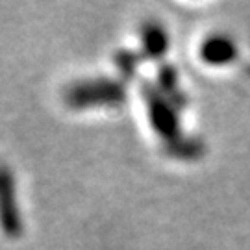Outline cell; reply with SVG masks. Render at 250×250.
<instances>
[{
  "label": "cell",
  "instance_id": "cell-4",
  "mask_svg": "<svg viewBox=\"0 0 250 250\" xmlns=\"http://www.w3.org/2000/svg\"><path fill=\"white\" fill-rule=\"evenodd\" d=\"M200 56L206 63L226 65V63L233 62V58L237 56V48L230 37L213 36L204 41V45L200 48Z\"/></svg>",
  "mask_w": 250,
  "mask_h": 250
},
{
  "label": "cell",
  "instance_id": "cell-6",
  "mask_svg": "<svg viewBox=\"0 0 250 250\" xmlns=\"http://www.w3.org/2000/svg\"><path fill=\"white\" fill-rule=\"evenodd\" d=\"M113 63L123 76H132L137 71L139 60H137V54L130 52V50H117L113 56Z\"/></svg>",
  "mask_w": 250,
  "mask_h": 250
},
{
  "label": "cell",
  "instance_id": "cell-3",
  "mask_svg": "<svg viewBox=\"0 0 250 250\" xmlns=\"http://www.w3.org/2000/svg\"><path fill=\"white\" fill-rule=\"evenodd\" d=\"M143 99L146 104V111H148V121H150L154 132L169 143L178 141V117H176V109L170 104V100L160 89H154L146 83L143 85Z\"/></svg>",
  "mask_w": 250,
  "mask_h": 250
},
{
  "label": "cell",
  "instance_id": "cell-1",
  "mask_svg": "<svg viewBox=\"0 0 250 250\" xmlns=\"http://www.w3.org/2000/svg\"><path fill=\"white\" fill-rule=\"evenodd\" d=\"M126 100L125 83L109 76L82 78L69 83L63 91L65 106L74 111L121 107Z\"/></svg>",
  "mask_w": 250,
  "mask_h": 250
},
{
  "label": "cell",
  "instance_id": "cell-2",
  "mask_svg": "<svg viewBox=\"0 0 250 250\" xmlns=\"http://www.w3.org/2000/svg\"><path fill=\"white\" fill-rule=\"evenodd\" d=\"M0 232L9 239H19L24 232L15 176L4 161H0Z\"/></svg>",
  "mask_w": 250,
  "mask_h": 250
},
{
  "label": "cell",
  "instance_id": "cell-5",
  "mask_svg": "<svg viewBox=\"0 0 250 250\" xmlns=\"http://www.w3.org/2000/svg\"><path fill=\"white\" fill-rule=\"evenodd\" d=\"M141 43H143L145 56L152 58V60H158L169 48L167 30L156 21H146L141 26Z\"/></svg>",
  "mask_w": 250,
  "mask_h": 250
}]
</instances>
